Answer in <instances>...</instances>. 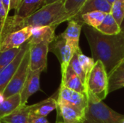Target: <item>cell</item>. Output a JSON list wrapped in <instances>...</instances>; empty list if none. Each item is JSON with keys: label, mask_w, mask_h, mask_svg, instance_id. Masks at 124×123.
<instances>
[{"label": "cell", "mask_w": 124, "mask_h": 123, "mask_svg": "<svg viewBox=\"0 0 124 123\" xmlns=\"http://www.w3.org/2000/svg\"><path fill=\"white\" fill-rule=\"evenodd\" d=\"M59 121H60V120H59ZM61 123H62V122H61Z\"/></svg>", "instance_id": "obj_39"}, {"label": "cell", "mask_w": 124, "mask_h": 123, "mask_svg": "<svg viewBox=\"0 0 124 123\" xmlns=\"http://www.w3.org/2000/svg\"><path fill=\"white\" fill-rule=\"evenodd\" d=\"M124 115L110 109L88 93V107L84 123H123Z\"/></svg>", "instance_id": "obj_3"}, {"label": "cell", "mask_w": 124, "mask_h": 123, "mask_svg": "<svg viewBox=\"0 0 124 123\" xmlns=\"http://www.w3.org/2000/svg\"><path fill=\"white\" fill-rule=\"evenodd\" d=\"M28 123H49L46 117L35 115L30 112L28 117ZM56 123H61L60 121H57Z\"/></svg>", "instance_id": "obj_30"}, {"label": "cell", "mask_w": 124, "mask_h": 123, "mask_svg": "<svg viewBox=\"0 0 124 123\" xmlns=\"http://www.w3.org/2000/svg\"><path fill=\"white\" fill-rule=\"evenodd\" d=\"M20 48L11 49L4 52H0V72L16 57Z\"/></svg>", "instance_id": "obj_26"}, {"label": "cell", "mask_w": 124, "mask_h": 123, "mask_svg": "<svg viewBox=\"0 0 124 123\" xmlns=\"http://www.w3.org/2000/svg\"><path fill=\"white\" fill-rule=\"evenodd\" d=\"M49 43L41 42L39 43H29L30 70L32 71L46 69L47 54L49 52Z\"/></svg>", "instance_id": "obj_8"}, {"label": "cell", "mask_w": 124, "mask_h": 123, "mask_svg": "<svg viewBox=\"0 0 124 123\" xmlns=\"http://www.w3.org/2000/svg\"><path fill=\"white\" fill-rule=\"evenodd\" d=\"M29 49V43L27 41L20 48V50L14 60L9 63L1 72H0V101L3 100L2 94L8 84L9 83L11 79L12 78L15 72L18 68L20 62H22L24 55Z\"/></svg>", "instance_id": "obj_10"}, {"label": "cell", "mask_w": 124, "mask_h": 123, "mask_svg": "<svg viewBox=\"0 0 124 123\" xmlns=\"http://www.w3.org/2000/svg\"><path fill=\"white\" fill-rule=\"evenodd\" d=\"M70 67L72 68V70L74 71V72L81 78V80H82V82L85 84V86H86V81H87V77L86 75V74L84 73L79 62L78 59V55H77V51L75 52V54H73L70 62L69 64ZM87 88V87H86Z\"/></svg>", "instance_id": "obj_28"}, {"label": "cell", "mask_w": 124, "mask_h": 123, "mask_svg": "<svg viewBox=\"0 0 124 123\" xmlns=\"http://www.w3.org/2000/svg\"><path fill=\"white\" fill-rule=\"evenodd\" d=\"M58 0H44V5H46V4H51V3H53V2H55Z\"/></svg>", "instance_id": "obj_34"}, {"label": "cell", "mask_w": 124, "mask_h": 123, "mask_svg": "<svg viewBox=\"0 0 124 123\" xmlns=\"http://www.w3.org/2000/svg\"><path fill=\"white\" fill-rule=\"evenodd\" d=\"M21 105L20 94H17L0 101V120L9 115Z\"/></svg>", "instance_id": "obj_21"}, {"label": "cell", "mask_w": 124, "mask_h": 123, "mask_svg": "<svg viewBox=\"0 0 124 123\" xmlns=\"http://www.w3.org/2000/svg\"><path fill=\"white\" fill-rule=\"evenodd\" d=\"M7 17H8V13L7 12L1 2L0 1V41H1V36L2 30H3Z\"/></svg>", "instance_id": "obj_29"}, {"label": "cell", "mask_w": 124, "mask_h": 123, "mask_svg": "<svg viewBox=\"0 0 124 123\" xmlns=\"http://www.w3.org/2000/svg\"><path fill=\"white\" fill-rule=\"evenodd\" d=\"M22 0H10V10L16 9Z\"/></svg>", "instance_id": "obj_31"}, {"label": "cell", "mask_w": 124, "mask_h": 123, "mask_svg": "<svg viewBox=\"0 0 124 123\" xmlns=\"http://www.w3.org/2000/svg\"><path fill=\"white\" fill-rule=\"evenodd\" d=\"M84 32L89 44L94 62L100 60L104 65L108 75L124 58V36H107L96 28L87 25H83Z\"/></svg>", "instance_id": "obj_1"}, {"label": "cell", "mask_w": 124, "mask_h": 123, "mask_svg": "<svg viewBox=\"0 0 124 123\" xmlns=\"http://www.w3.org/2000/svg\"><path fill=\"white\" fill-rule=\"evenodd\" d=\"M65 0H58L55 2L44 5L38 11L29 17L19 18L15 16L7 17L1 36V41L9 33L25 27L55 26L68 21V16L65 10Z\"/></svg>", "instance_id": "obj_2"}, {"label": "cell", "mask_w": 124, "mask_h": 123, "mask_svg": "<svg viewBox=\"0 0 124 123\" xmlns=\"http://www.w3.org/2000/svg\"><path fill=\"white\" fill-rule=\"evenodd\" d=\"M119 25H121L124 17V0H116L112 5L110 12Z\"/></svg>", "instance_id": "obj_27"}, {"label": "cell", "mask_w": 124, "mask_h": 123, "mask_svg": "<svg viewBox=\"0 0 124 123\" xmlns=\"http://www.w3.org/2000/svg\"><path fill=\"white\" fill-rule=\"evenodd\" d=\"M124 87V58L108 74V92Z\"/></svg>", "instance_id": "obj_17"}, {"label": "cell", "mask_w": 124, "mask_h": 123, "mask_svg": "<svg viewBox=\"0 0 124 123\" xmlns=\"http://www.w3.org/2000/svg\"><path fill=\"white\" fill-rule=\"evenodd\" d=\"M57 98L58 91L52 96L33 105H30V112L37 116L46 117L49 113L57 109Z\"/></svg>", "instance_id": "obj_15"}, {"label": "cell", "mask_w": 124, "mask_h": 123, "mask_svg": "<svg viewBox=\"0 0 124 123\" xmlns=\"http://www.w3.org/2000/svg\"><path fill=\"white\" fill-rule=\"evenodd\" d=\"M30 70V54L29 49L26 51L18 68L15 72L9 83L5 88L2 94V99H7L17 94H20L26 80Z\"/></svg>", "instance_id": "obj_5"}, {"label": "cell", "mask_w": 124, "mask_h": 123, "mask_svg": "<svg viewBox=\"0 0 124 123\" xmlns=\"http://www.w3.org/2000/svg\"><path fill=\"white\" fill-rule=\"evenodd\" d=\"M112 6L107 0H87L82 6L75 18L91 12H102L106 14L110 13Z\"/></svg>", "instance_id": "obj_19"}, {"label": "cell", "mask_w": 124, "mask_h": 123, "mask_svg": "<svg viewBox=\"0 0 124 123\" xmlns=\"http://www.w3.org/2000/svg\"><path fill=\"white\" fill-rule=\"evenodd\" d=\"M86 87L88 93L100 101L105 99L109 94L108 75L101 61L95 62L94 67L87 78Z\"/></svg>", "instance_id": "obj_4"}, {"label": "cell", "mask_w": 124, "mask_h": 123, "mask_svg": "<svg viewBox=\"0 0 124 123\" xmlns=\"http://www.w3.org/2000/svg\"><path fill=\"white\" fill-rule=\"evenodd\" d=\"M30 106L20 105L16 110L1 119L2 123H28Z\"/></svg>", "instance_id": "obj_20"}, {"label": "cell", "mask_w": 124, "mask_h": 123, "mask_svg": "<svg viewBox=\"0 0 124 123\" xmlns=\"http://www.w3.org/2000/svg\"><path fill=\"white\" fill-rule=\"evenodd\" d=\"M107 1H108V3H109V4H110L112 6V5L114 4V2H115L116 0H107Z\"/></svg>", "instance_id": "obj_35"}, {"label": "cell", "mask_w": 124, "mask_h": 123, "mask_svg": "<svg viewBox=\"0 0 124 123\" xmlns=\"http://www.w3.org/2000/svg\"><path fill=\"white\" fill-rule=\"evenodd\" d=\"M57 102L71 105L85 114L88 107V95L72 91L60 84Z\"/></svg>", "instance_id": "obj_7"}, {"label": "cell", "mask_w": 124, "mask_h": 123, "mask_svg": "<svg viewBox=\"0 0 124 123\" xmlns=\"http://www.w3.org/2000/svg\"><path fill=\"white\" fill-rule=\"evenodd\" d=\"M77 55H78V62H79L84 73L86 74V77L88 78L90 72L92 71V68L94 67L95 62L93 59V58H91V57H89L84 55L82 53L81 49L77 51Z\"/></svg>", "instance_id": "obj_25"}, {"label": "cell", "mask_w": 124, "mask_h": 123, "mask_svg": "<svg viewBox=\"0 0 124 123\" xmlns=\"http://www.w3.org/2000/svg\"><path fill=\"white\" fill-rule=\"evenodd\" d=\"M106 14V13L102 12H91L86 13L79 17H77V19H79L84 25H87L94 28H97L101 25Z\"/></svg>", "instance_id": "obj_23"}, {"label": "cell", "mask_w": 124, "mask_h": 123, "mask_svg": "<svg viewBox=\"0 0 124 123\" xmlns=\"http://www.w3.org/2000/svg\"><path fill=\"white\" fill-rule=\"evenodd\" d=\"M55 26H41L32 28V35L28 41L30 44L48 42L51 43L55 38Z\"/></svg>", "instance_id": "obj_16"}, {"label": "cell", "mask_w": 124, "mask_h": 123, "mask_svg": "<svg viewBox=\"0 0 124 123\" xmlns=\"http://www.w3.org/2000/svg\"><path fill=\"white\" fill-rule=\"evenodd\" d=\"M32 27H25L7 35L0 43V52L21 47L31 37Z\"/></svg>", "instance_id": "obj_9"}, {"label": "cell", "mask_w": 124, "mask_h": 123, "mask_svg": "<svg viewBox=\"0 0 124 123\" xmlns=\"http://www.w3.org/2000/svg\"><path fill=\"white\" fill-rule=\"evenodd\" d=\"M0 1L1 2L7 12L9 14V12L10 11V0H0Z\"/></svg>", "instance_id": "obj_32"}, {"label": "cell", "mask_w": 124, "mask_h": 123, "mask_svg": "<svg viewBox=\"0 0 124 123\" xmlns=\"http://www.w3.org/2000/svg\"><path fill=\"white\" fill-rule=\"evenodd\" d=\"M0 123H1V120H0Z\"/></svg>", "instance_id": "obj_37"}, {"label": "cell", "mask_w": 124, "mask_h": 123, "mask_svg": "<svg viewBox=\"0 0 124 123\" xmlns=\"http://www.w3.org/2000/svg\"><path fill=\"white\" fill-rule=\"evenodd\" d=\"M120 27H121V33L123 36H124V19H123V20H122V22H121Z\"/></svg>", "instance_id": "obj_33"}, {"label": "cell", "mask_w": 124, "mask_h": 123, "mask_svg": "<svg viewBox=\"0 0 124 123\" xmlns=\"http://www.w3.org/2000/svg\"><path fill=\"white\" fill-rule=\"evenodd\" d=\"M123 49H124V44H123Z\"/></svg>", "instance_id": "obj_36"}, {"label": "cell", "mask_w": 124, "mask_h": 123, "mask_svg": "<svg viewBox=\"0 0 124 123\" xmlns=\"http://www.w3.org/2000/svg\"><path fill=\"white\" fill-rule=\"evenodd\" d=\"M42 70H29L26 80L20 91L21 105H25L28 99L40 89V75Z\"/></svg>", "instance_id": "obj_11"}, {"label": "cell", "mask_w": 124, "mask_h": 123, "mask_svg": "<svg viewBox=\"0 0 124 123\" xmlns=\"http://www.w3.org/2000/svg\"><path fill=\"white\" fill-rule=\"evenodd\" d=\"M96 29L101 33L107 36H116L121 33V27L111 13L106 14L101 25Z\"/></svg>", "instance_id": "obj_22"}, {"label": "cell", "mask_w": 124, "mask_h": 123, "mask_svg": "<svg viewBox=\"0 0 124 123\" xmlns=\"http://www.w3.org/2000/svg\"><path fill=\"white\" fill-rule=\"evenodd\" d=\"M61 85L72 91L88 95L86 86L82 82L81 78L74 72L70 65L68 67L66 71L62 74Z\"/></svg>", "instance_id": "obj_14"}, {"label": "cell", "mask_w": 124, "mask_h": 123, "mask_svg": "<svg viewBox=\"0 0 124 123\" xmlns=\"http://www.w3.org/2000/svg\"><path fill=\"white\" fill-rule=\"evenodd\" d=\"M49 51L52 52L57 57L61 67V73L63 74L69 66L75 51L60 34L56 36L54 41L49 44Z\"/></svg>", "instance_id": "obj_6"}, {"label": "cell", "mask_w": 124, "mask_h": 123, "mask_svg": "<svg viewBox=\"0 0 124 123\" xmlns=\"http://www.w3.org/2000/svg\"><path fill=\"white\" fill-rule=\"evenodd\" d=\"M123 123H124V121H123Z\"/></svg>", "instance_id": "obj_38"}, {"label": "cell", "mask_w": 124, "mask_h": 123, "mask_svg": "<svg viewBox=\"0 0 124 123\" xmlns=\"http://www.w3.org/2000/svg\"><path fill=\"white\" fill-rule=\"evenodd\" d=\"M44 0H22L15 9L14 16L25 18L31 16L44 6Z\"/></svg>", "instance_id": "obj_18"}, {"label": "cell", "mask_w": 124, "mask_h": 123, "mask_svg": "<svg viewBox=\"0 0 124 123\" xmlns=\"http://www.w3.org/2000/svg\"><path fill=\"white\" fill-rule=\"evenodd\" d=\"M68 22L66 29L60 35L67 41L76 52L80 49L79 38L84 23L77 18L71 19Z\"/></svg>", "instance_id": "obj_12"}, {"label": "cell", "mask_w": 124, "mask_h": 123, "mask_svg": "<svg viewBox=\"0 0 124 123\" xmlns=\"http://www.w3.org/2000/svg\"><path fill=\"white\" fill-rule=\"evenodd\" d=\"M86 1L87 0H65V10L68 16L69 20L76 17L78 12Z\"/></svg>", "instance_id": "obj_24"}, {"label": "cell", "mask_w": 124, "mask_h": 123, "mask_svg": "<svg viewBox=\"0 0 124 123\" xmlns=\"http://www.w3.org/2000/svg\"><path fill=\"white\" fill-rule=\"evenodd\" d=\"M57 106V115L61 117L62 123H84L85 114L80 112L74 107L63 104L58 103Z\"/></svg>", "instance_id": "obj_13"}]
</instances>
